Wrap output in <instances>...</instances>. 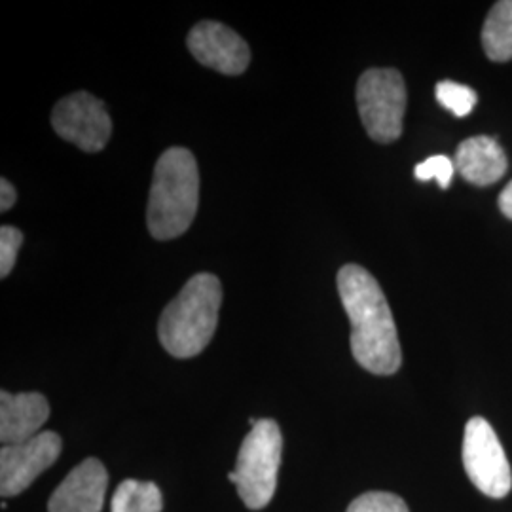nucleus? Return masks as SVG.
Returning <instances> with one entry per match:
<instances>
[{
    "instance_id": "nucleus-5",
    "label": "nucleus",
    "mask_w": 512,
    "mask_h": 512,
    "mask_svg": "<svg viewBox=\"0 0 512 512\" xmlns=\"http://www.w3.org/2000/svg\"><path fill=\"white\" fill-rule=\"evenodd\" d=\"M357 107L366 133L376 143H393L403 133L406 86L395 69H370L357 84Z\"/></svg>"
},
{
    "instance_id": "nucleus-2",
    "label": "nucleus",
    "mask_w": 512,
    "mask_h": 512,
    "mask_svg": "<svg viewBox=\"0 0 512 512\" xmlns=\"http://www.w3.org/2000/svg\"><path fill=\"white\" fill-rule=\"evenodd\" d=\"M200 202V171L186 148H169L158 158L148 196L150 234L160 241L179 238L194 222Z\"/></svg>"
},
{
    "instance_id": "nucleus-16",
    "label": "nucleus",
    "mask_w": 512,
    "mask_h": 512,
    "mask_svg": "<svg viewBox=\"0 0 512 512\" xmlns=\"http://www.w3.org/2000/svg\"><path fill=\"white\" fill-rule=\"evenodd\" d=\"M346 512H410L399 495L387 492H368L359 495Z\"/></svg>"
},
{
    "instance_id": "nucleus-7",
    "label": "nucleus",
    "mask_w": 512,
    "mask_h": 512,
    "mask_svg": "<svg viewBox=\"0 0 512 512\" xmlns=\"http://www.w3.org/2000/svg\"><path fill=\"white\" fill-rule=\"evenodd\" d=\"M55 133L84 152H99L109 143L112 122L101 99L78 92L61 99L52 112Z\"/></svg>"
},
{
    "instance_id": "nucleus-10",
    "label": "nucleus",
    "mask_w": 512,
    "mask_h": 512,
    "mask_svg": "<svg viewBox=\"0 0 512 512\" xmlns=\"http://www.w3.org/2000/svg\"><path fill=\"white\" fill-rule=\"evenodd\" d=\"M109 486V473L99 459H84L57 486L50 512H101Z\"/></svg>"
},
{
    "instance_id": "nucleus-15",
    "label": "nucleus",
    "mask_w": 512,
    "mask_h": 512,
    "mask_svg": "<svg viewBox=\"0 0 512 512\" xmlns=\"http://www.w3.org/2000/svg\"><path fill=\"white\" fill-rule=\"evenodd\" d=\"M437 101L444 109L454 112L459 118L471 114L476 107L478 95H476L473 88L465 86V84H458L452 80H442L437 84Z\"/></svg>"
},
{
    "instance_id": "nucleus-8",
    "label": "nucleus",
    "mask_w": 512,
    "mask_h": 512,
    "mask_svg": "<svg viewBox=\"0 0 512 512\" xmlns=\"http://www.w3.org/2000/svg\"><path fill=\"white\" fill-rule=\"evenodd\" d=\"M61 448V437L54 431H42L33 439L2 446L0 494L12 497L25 492L38 476L54 465Z\"/></svg>"
},
{
    "instance_id": "nucleus-19",
    "label": "nucleus",
    "mask_w": 512,
    "mask_h": 512,
    "mask_svg": "<svg viewBox=\"0 0 512 512\" xmlns=\"http://www.w3.org/2000/svg\"><path fill=\"white\" fill-rule=\"evenodd\" d=\"M18 200V192L14 188V184L10 183L8 179L0 181V211H8L14 207V203Z\"/></svg>"
},
{
    "instance_id": "nucleus-14",
    "label": "nucleus",
    "mask_w": 512,
    "mask_h": 512,
    "mask_svg": "<svg viewBox=\"0 0 512 512\" xmlns=\"http://www.w3.org/2000/svg\"><path fill=\"white\" fill-rule=\"evenodd\" d=\"M162 492L154 482L124 480L112 497V512H160Z\"/></svg>"
},
{
    "instance_id": "nucleus-9",
    "label": "nucleus",
    "mask_w": 512,
    "mask_h": 512,
    "mask_svg": "<svg viewBox=\"0 0 512 512\" xmlns=\"http://www.w3.org/2000/svg\"><path fill=\"white\" fill-rule=\"evenodd\" d=\"M188 48L202 65L217 73H245L251 61L247 42L217 21H202L188 35Z\"/></svg>"
},
{
    "instance_id": "nucleus-13",
    "label": "nucleus",
    "mask_w": 512,
    "mask_h": 512,
    "mask_svg": "<svg viewBox=\"0 0 512 512\" xmlns=\"http://www.w3.org/2000/svg\"><path fill=\"white\" fill-rule=\"evenodd\" d=\"M484 52L497 63L512 59V0L495 2L482 29Z\"/></svg>"
},
{
    "instance_id": "nucleus-20",
    "label": "nucleus",
    "mask_w": 512,
    "mask_h": 512,
    "mask_svg": "<svg viewBox=\"0 0 512 512\" xmlns=\"http://www.w3.org/2000/svg\"><path fill=\"white\" fill-rule=\"evenodd\" d=\"M499 209L507 219L512 220V181L503 188L499 196Z\"/></svg>"
},
{
    "instance_id": "nucleus-17",
    "label": "nucleus",
    "mask_w": 512,
    "mask_h": 512,
    "mask_svg": "<svg viewBox=\"0 0 512 512\" xmlns=\"http://www.w3.org/2000/svg\"><path fill=\"white\" fill-rule=\"evenodd\" d=\"M414 173H416V179L421 183H427V181L435 179L440 188L446 190L454 179L456 164L448 156H431L423 164L416 165Z\"/></svg>"
},
{
    "instance_id": "nucleus-4",
    "label": "nucleus",
    "mask_w": 512,
    "mask_h": 512,
    "mask_svg": "<svg viewBox=\"0 0 512 512\" xmlns=\"http://www.w3.org/2000/svg\"><path fill=\"white\" fill-rule=\"evenodd\" d=\"M283 454V435L274 420H258L239 448L236 486L241 501L253 509H264L275 494Z\"/></svg>"
},
{
    "instance_id": "nucleus-6",
    "label": "nucleus",
    "mask_w": 512,
    "mask_h": 512,
    "mask_svg": "<svg viewBox=\"0 0 512 512\" xmlns=\"http://www.w3.org/2000/svg\"><path fill=\"white\" fill-rule=\"evenodd\" d=\"M463 467L476 488L488 497L501 499L512 490L511 463L494 427L476 416L465 425Z\"/></svg>"
},
{
    "instance_id": "nucleus-12",
    "label": "nucleus",
    "mask_w": 512,
    "mask_h": 512,
    "mask_svg": "<svg viewBox=\"0 0 512 512\" xmlns=\"http://www.w3.org/2000/svg\"><path fill=\"white\" fill-rule=\"evenodd\" d=\"M454 164L467 183L490 186L507 173L509 160L495 139L478 135L459 145Z\"/></svg>"
},
{
    "instance_id": "nucleus-3",
    "label": "nucleus",
    "mask_w": 512,
    "mask_h": 512,
    "mask_svg": "<svg viewBox=\"0 0 512 512\" xmlns=\"http://www.w3.org/2000/svg\"><path fill=\"white\" fill-rule=\"evenodd\" d=\"M220 304L219 277L194 275L160 317L158 336L165 351L177 359L200 355L217 330Z\"/></svg>"
},
{
    "instance_id": "nucleus-18",
    "label": "nucleus",
    "mask_w": 512,
    "mask_h": 512,
    "mask_svg": "<svg viewBox=\"0 0 512 512\" xmlns=\"http://www.w3.org/2000/svg\"><path fill=\"white\" fill-rule=\"evenodd\" d=\"M21 243H23L21 230L14 226L0 228V277H8L14 270Z\"/></svg>"
},
{
    "instance_id": "nucleus-1",
    "label": "nucleus",
    "mask_w": 512,
    "mask_h": 512,
    "mask_svg": "<svg viewBox=\"0 0 512 512\" xmlns=\"http://www.w3.org/2000/svg\"><path fill=\"white\" fill-rule=\"evenodd\" d=\"M338 293L351 323V353L368 372L391 376L403 365V351L391 308L378 281L363 266L338 272Z\"/></svg>"
},
{
    "instance_id": "nucleus-11",
    "label": "nucleus",
    "mask_w": 512,
    "mask_h": 512,
    "mask_svg": "<svg viewBox=\"0 0 512 512\" xmlns=\"http://www.w3.org/2000/svg\"><path fill=\"white\" fill-rule=\"evenodd\" d=\"M50 418V403L40 393H0V440L4 446L33 439Z\"/></svg>"
}]
</instances>
